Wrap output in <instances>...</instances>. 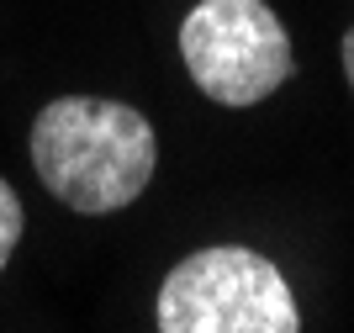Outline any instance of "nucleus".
Returning a JSON list of instances; mask_svg holds the SVG:
<instances>
[{
    "label": "nucleus",
    "instance_id": "5",
    "mask_svg": "<svg viewBox=\"0 0 354 333\" xmlns=\"http://www.w3.org/2000/svg\"><path fill=\"white\" fill-rule=\"evenodd\" d=\"M339 58H344V80H349V90H354V27L344 32V43H339Z\"/></svg>",
    "mask_w": 354,
    "mask_h": 333
},
{
    "label": "nucleus",
    "instance_id": "3",
    "mask_svg": "<svg viewBox=\"0 0 354 333\" xmlns=\"http://www.w3.org/2000/svg\"><path fill=\"white\" fill-rule=\"evenodd\" d=\"M180 58L217 106H254L291 80L296 53L265 0H201L180 21Z\"/></svg>",
    "mask_w": 354,
    "mask_h": 333
},
{
    "label": "nucleus",
    "instance_id": "2",
    "mask_svg": "<svg viewBox=\"0 0 354 333\" xmlns=\"http://www.w3.org/2000/svg\"><path fill=\"white\" fill-rule=\"evenodd\" d=\"M159 328L164 333H296L301 312L259 249L217 244L180 260L159 286Z\"/></svg>",
    "mask_w": 354,
    "mask_h": 333
},
{
    "label": "nucleus",
    "instance_id": "1",
    "mask_svg": "<svg viewBox=\"0 0 354 333\" xmlns=\"http://www.w3.org/2000/svg\"><path fill=\"white\" fill-rule=\"evenodd\" d=\"M32 170L69 212L106 217L133 206L159 170L148 116L101 96H59L32 122Z\"/></svg>",
    "mask_w": 354,
    "mask_h": 333
},
{
    "label": "nucleus",
    "instance_id": "4",
    "mask_svg": "<svg viewBox=\"0 0 354 333\" xmlns=\"http://www.w3.org/2000/svg\"><path fill=\"white\" fill-rule=\"evenodd\" d=\"M21 228H27V217H21V201H16V190L6 186V180H0V270L11 264Z\"/></svg>",
    "mask_w": 354,
    "mask_h": 333
}]
</instances>
